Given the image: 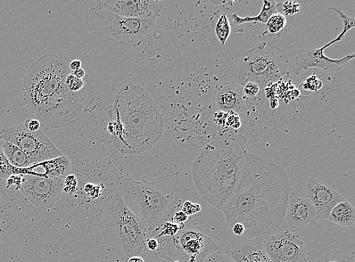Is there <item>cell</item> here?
Instances as JSON below:
<instances>
[{
  "label": "cell",
  "instance_id": "33",
  "mask_svg": "<svg viewBox=\"0 0 355 262\" xmlns=\"http://www.w3.org/2000/svg\"><path fill=\"white\" fill-rule=\"evenodd\" d=\"M78 179L76 175L69 174L64 178L62 188L63 192L73 194L78 191Z\"/></svg>",
  "mask_w": 355,
  "mask_h": 262
},
{
  "label": "cell",
  "instance_id": "10",
  "mask_svg": "<svg viewBox=\"0 0 355 262\" xmlns=\"http://www.w3.org/2000/svg\"><path fill=\"white\" fill-rule=\"evenodd\" d=\"M0 140L10 142L28 155L32 165L62 157V153L41 131L31 132L23 125L5 127L0 131Z\"/></svg>",
  "mask_w": 355,
  "mask_h": 262
},
{
  "label": "cell",
  "instance_id": "4",
  "mask_svg": "<svg viewBox=\"0 0 355 262\" xmlns=\"http://www.w3.org/2000/svg\"><path fill=\"white\" fill-rule=\"evenodd\" d=\"M246 143L242 135H219L203 147L194 162L192 173L197 193L220 211L241 178Z\"/></svg>",
  "mask_w": 355,
  "mask_h": 262
},
{
  "label": "cell",
  "instance_id": "23",
  "mask_svg": "<svg viewBox=\"0 0 355 262\" xmlns=\"http://www.w3.org/2000/svg\"><path fill=\"white\" fill-rule=\"evenodd\" d=\"M328 10L330 11H333L336 15L340 16V18L343 21V29L342 32H340L338 36L333 39L332 41H330V42L325 44L327 48L329 46H331L338 42H340L341 40H343L347 34L349 30L354 28L355 26V19L352 17H349V16L347 15L342 8L340 7H329Z\"/></svg>",
  "mask_w": 355,
  "mask_h": 262
},
{
  "label": "cell",
  "instance_id": "25",
  "mask_svg": "<svg viewBox=\"0 0 355 262\" xmlns=\"http://www.w3.org/2000/svg\"><path fill=\"white\" fill-rule=\"evenodd\" d=\"M287 20L286 16L275 12L272 15L266 24V32L270 35H276L283 30L286 26Z\"/></svg>",
  "mask_w": 355,
  "mask_h": 262
},
{
  "label": "cell",
  "instance_id": "5",
  "mask_svg": "<svg viewBox=\"0 0 355 262\" xmlns=\"http://www.w3.org/2000/svg\"><path fill=\"white\" fill-rule=\"evenodd\" d=\"M92 209L106 245L123 261L144 255L148 238L144 224L126 206L117 182L92 203Z\"/></svg>",
  "mask_w": 355,
  "mask_h": 262
},
{
  "label": "cell",
  "instance_id": "2",
  "mask_svg": "<svg viewBox=\"0 0 355 262\" xmlns=\"http://www.w3.org/2000/svg\"><path fill=\"white\" fill-rule=\"evenodd\" d=\"M65 56L46 54L33 63L24 78L22 93L28 110L49 128L69 127L86 115L94 90L87 86L71 93L65 84L71 73Z\"/></svg>",
  "mask_w": 355,
  "mask_h": 262
},
{
  "label": "cell",
  "instance_id": "28",
  "mask_svg": "<svg viewBox=\"0 0 355 262\" xmlns=\"http://www.w3.org/2000/svg\"><path fill=\"white\" fill-rule=\"evenodd\" d=\"M65 84L70 92L76 93L81 92L82 90H84L89 85L85 79H78L76 76H73L72 73H70L69 75L66 77Z\"/></svg>",
  "mask_w": 355,
  "mask_h": 262
},
{
  "label": "cell",
  "instance_id": "31",
  "mask_svg": "<svg viewBox=\"0 0 355 262\" xmlns=\"http://www.w3.org/2000/svg\"><path fill=\"white\" fill-rule=\"evenodd\" d=\"M105 189V187L102 184L87 183L84 187V191L87 198L93 201L100 198Z\"/></svg>",
  "mask_w": 355,
  "mask_h": 262
},
{
  "label": "cell",
  "instance_id": "26",
  "mask_svg": "<svg viewBox=\"0 0 355 262\" xmlns=\"http://www.w3.org/2000/svg\"><path fill=\"white\" fill-rule=\"evenodd\" d=\"M21 169L13 167L0 149V179H7L12 176L21 175Z\"/></svg>",
  "mask_w": 355,
  "mask_h": 262
},
{
  "label": "cell",
  "instance_id": "3",
  "mask_svg": "<svg viewBox=\"0 0 355 262\" xmlns=\"http://www.w3.org/2000/svg\"><path fill=\"white\" fill-rule=\"evenodd\" d=\"M164 129L161 112L146 89L123 86L114 102V120L107 131L115 149L125 154H139L159 140Z\"/></svg>",
  "mask_w": 355,
  "mask_h": 262
},
{
  "label": "cell",
  "instance_id": "42",
  "mask_svg": "<svg viewBox=\"0 0 355 262\" xmlns=\"http://www.w3.org/2000/svg\"><path fill=\"white\" fill-rule=\"evenodd\" d=\"M71 73L73 76H76L77 78L81 79H84V78L86 76V71L83 68H80V69H78L76 71L71 72Z\"/></svg>",
  "mask_w": 355,
  "mask_h": 262
},
{
  "label": "cell",
  "instance_id": "43",
  "mask_svg": "<svg viewBox=\"0 0 355 262\" xmlns=\"http://www.w3.org/2000/svg\"><path fill=\"white\" fill-rule=\"evenodd\" d=\"M126 262H145V260L141 256H136L130 257Z\"/></svg>",
  "mask_w": 355,
  "mask_h": 262
},
{
  "label": "cell",
  "instance_id": "20",
  "mask_svg": "<svg viewBox=\"0 0 355 262\" xmlns=\"http://www.w3.org/2000/svg\"><path fill=\"white\" fill-rule=\"evenodd\" d=\"M0 149L3 151L8 161L16 169H26L32 166L28 155L19 147L3 140H0Z\"/></svg>",
  "mask_w": 355,
  "mask_h": 262
},
{
  "label": "cell",
  "instance_id": "8",
  "mask_svg": "<svg viewBox=\"0 0 355 262\" xmlns=\"http://www.w3.org/2000/svg\"><path fill=\"white\" fill-rule=\"evenodd\" d=\"M87 29L94 35L116 45H135L151 34L155 20L132 19L92 8L86 13Z\"/></svg>",
  "mask_w": 355,
  "mask_h": 262
},
{
  "label": "cell",
  "instance_id": "36",
  "mask_svg": "<svg viewBox=\"0 0 355 262\" xmlns=\"http://www.w3.org/2000/svg\"><path fill=\"white\" fill-rule=\"evenodd\" d=\"M189 218V217L185 214L184 212L180 210L175 212V214L172 216L171 220L173 223L182 225L187 222Z\"/></svg>",
  "mask_w": 355,
  "mask_h": 262
},
{
  "label": "cell",
  "instance_id": "7",
  "mask_svg": "<svg viewBox=\"0 0 355 262\" xmlns=\"http://www.w3.org/2000/svg\"><path fill=\"white\" fill-rule=\"evenodd\" d=\"M291 72V64L283 48L274 44L263 42L248 51L235 73L237 85L257 84L261 89L276 83Z\"/></svg>",
  "mask_w": 355,
  "mask_h": 262
},
{
  "label": "cell",
  "instance_id": "44",
  "mask_svg": "<svg viewBox=\"0 0 355 262\" xmlns=\"http://www.w3.org/2000/svg\"><path fill=\"white\" fill-rule=\"evenodd\" d=\"M172 262H182V261H172Z\"/></svg>",
  "mask_w": 355,
  "mask_h": 262
},
{
  "label": "cell",
  "instance_id": "24",
  "mask_svg": "<svg viewBox=\"0 0 355 262\" xmlns=\"http://www.w3.org/2000/svg\"><path fill=\"white\" fill-rule=\"evenodd\" d=\"M231 32V24L227 13L219 15L216 24V35L222 47H224Z\"/></svg>",
  "mask_w": 355,
  "mask_h": 262
},
{
  "label": "cell",
  "instance_id": "40",
  "mask_svg": "<svg viewBox=\"0 0 355 262\" xmlns=\"http://www.w3.org/2000/svg\"><path fill=\"white\" fill-rule=\"evenodd\" d=\"M144 259L145 260V262H171L167 259L159 258L155 255L148 256Z\"/></svg>",
  "mask_w": 355,
  "mask_h": 262
},
{
  "label": "cell",
  "instance_id": "16",
  "mask_svg": "<svg viewBox=\"0 0 355 262\" xmlns=\"http://www.w3.org/2000/svg\"><path fill=\"white\" fill-rule=\"evenodd\" d=\"M263 241L261 237L237 236L229 243L226 255L235 262H271Z\"/></svg>",
  "mask_w": 355,
  "mask_h": 262
},
{
  "label": "cell",
  "instance_id": "11",
  "mask_svg": "<svg viewBox=\"0 0 355 262\" xmlns=\"http://www.w3.org/2000/svg\"><path fill=\"white\" fill-rule=\"evenodd\" d=\"M271 262H308L309 252L302 236L288 230L271 234L263 241Z\"/></svg>",
  "mask_w": 355,
  "mask_h": 262
},
{
  "label": "cell",
  "instance_id": "34",
  "mask_svg": "<svg viewBox=\"0 0 355 262\" xmlns=\"http://www.w3.org/2000/svg\"><path fill=\"white\" fill-rule=\"evenodd\" d=\"M201 210L202 207L200 204L194 203L189 200L184 202L182 208H181V211L184 212L189 217L199 214Z\"/></svg>",
  "mask_w": 355,
  "mask_h": 262
},
{
  "label": "cell",
  "instance_id": "35",
  "mask_svg": "<svg viewBox=\"0 0 355 262\" xmlns=\"http://www.w3.org/2000/svg\"><path fill=\"white\" fill-rule=\"evenodd\" d=\"M204 262H235L232 259L229 257L226 254H222L217 251L214 252Z\"/></svg>",
  "mask_w": 355,
  "mask_h": 262
},
{
  "label": "cell",
  "instance_id": "39",
  "mask_svg": "<svg viewBox=\"0 0 355 262\" xmlns=\"http://www.w3.org/2000/svg\"><path fill=\"white\" fill-rule=\"evenodd\" d=\"M232 230L236 236H242L245 234V227L243 224L236 223L232 226Z\"/></svg>",
  "mask_w": 355,
  "mask_h": 262
},
{
  "label": "cell",
  "instance_id": "13",
  "mask_svg": "<svg viewBox=\"0 0 355 262\" xmlns=\"http://www.w3.org/2000/svg\"><path fill=\"white\" fill-rule=\"evenodd\" d=\"M96 8L132 19L156 20L164 2L156 0H101Z\"/></svg>",
  "mask_w": 355,
  "mask_h": 262
},
{
  "label": "cell",
  "instance_id": "22",
  "mask_svg": "<svg viewBox=\"0 0 355 262\" xmlns=\"http://www.w3.org/2000/svg\"><path fill=\"white\" fill-rule=\"evenodd\" d=\"M276 6L277 3L275 1L263 0L261 10L258 15L254 16V17L246 16V17L241 18L236 13H234L231 15V21H232L234 26H242L244 24L256 22L261 23L263 26H266L270 16L277 12Z\"/></svg>",
  "mask_w": 355,
  "mask_h": 262
},
{
  "label": "cell",
  "instance_id": "30",
  "mask_svg": "<svg viewBox=\"0 0 355 262\" xmlns=\"http://www.w3.org/2000/svg\"><path fill=\"white\" fill-rule=\"evenodd\" d=\"M315 262H354V258L353 253H329Z\"/></svg>",
  "mask_w": 355,
  "mask_h": 262
},
{
  "label": "cell",
  "instance_id": "32",
  "mask_svg": "<svg viewBox=\"0 0 355 262\" xmlns=\"http://www.w3.org/2000/svg\"><path fill=\"white\" fill-rule=\"evenodd\" d=\"M242 88L245 97L248 100L252 102L254 100H257L260 96L262 90L257 84L252 83V82L247 83Z\"/></svg>",
  "mask_w": 355,
  "mask_h": 262
},
{
  "label": "cell",
  "instance_id": "21",
  "mask_svg": "<svg viewBox=\"0 0 355 262\" xmlns=\"http://www.w3.org/2000/svg\"><path fill=\"white\" fill-rule=\"evenodd\" d=\"M328 220L341 226L353 225L355 222V209L353 205L346 200L338 203L330 212Z\"/></svg>",
  "mask_w": 355,
  "mask_h": 262
},
{
  "label": "cell",
  "instance_id": "38",
  "mask_svg": "<svg viewBox=\"0 0 355 262\" xmlns=\"http://www.w3.org/2000/svg\"><path fill=\"white\" fill-rule=\"evenodd\" d=\"M40 122L38 120L28 119L24 122L23 126L24 128L31 131V132H37L40 127Z\"/></svg>",
  "mask_w": 355,
  "mask_h": 262
},
{
  "label": "cell",
  "instance_id": "15",
  "mask_svg": "<svg viewBox=\"0 0 355 262\" xmlns=\"http://www.w3.org/2000/svg\"><path fill=\"white\" fill-rule=\"evenodd\" d=\"M307 199L315 207L318 219L328 220L330 212L338 203L345 199L343 196L328 187L320 180L311 178L305 185Z\"/></svg>",
  "mask_w": 355,
  "mask_h": 262
},
{
  "label": "cell",
  "instance_id": "19",
  "mask_svg": "<svg viewBox=\"0 0 355 262\" xmlns=\"http://www.w3.org/2000/svg\"><path fill=\"white\" fill-rule=\"evenodd\" d=\"M71 163L65 156L35 163L28 168L21 169V175H31L46 178H64L71 174Z\"/></svg>",
  "mask_w": 355,
  "mask_h": 262
},
{
  "label": "cell",
  "instance_id": "12",
  "mask_svg": "<svg viewBox=\"0 0 355 262\" xmlns=\"http://www.w3.org/2000/svg\"><path fill=\"white\" fill-rule=\"evenodd\" d=\"M64 179L22 175L20 190L33 206L48 210L60 200Z\"/></svg>",
  "mask_w": 355,
  "mask_h": 262
},
{
  "label": "cell",
  "instance_id": "27",
  "mask_svg": "<svg viewBox=\"0 0 355 262\" xmlns=\"http://www.w3.org/2000/svg\"><path fill=\"white\" fill-rule=\"evenodd\" d=\"M322 87H323V81L317 77L316 75L311 76L300 86V92L304 96H307L313 92L318 91Z\"/></svg>",
  "mask_w": 355,
  "mask_h": 262
},
{
  "label": "cell",
  "instance_id": "18",
  "mask_svg": "<svg viewBox=\"0 0 355 262\" xmlns=\"http://www.w3.org/2000/svg\"><path fill=\"white\" fill-rule=\"evenodd\" d=\"M285 218L288 226L295 229L318 223V214L315 207L306 198L290 199Z\"/></svg>",
  "mask_w": 355,
  "mask_h": 262
},
{
  "label": "cell",
  "instance_id": "6",
  "mask_svg": "<svg viewBox=\"0 0 355 262\" xmlns=\"http://www.w3.org/2000/svg\"><path fill=\"white\" fill-rule=\"evenodd\" d=\"M118 187L128 208L144 224L147 234L171 219L177 203L175 192L168 184L137 182L128 176L118 180Z\"/></svg>",
  "mask_w": 355,
  "mask_h": 262
},
{
  "label": "cell",
  "instance_id": "1",
  "mask_svg": "<svg viewBox=\"0 0 355 262\" xmlns=\"http://www.w3.org/2000/svg\"><path fill=\"white\" fill-rule=\"evenodd\" d=\"M291 192L290 178L282 166L246 153L241 178L221 211L231 227L244 225L243 236L274 234L282 230Z\"/></svg>",
  "mask_w": 355,
  "mask_h": 262
},
{
  "label": "cell",
  "instance_id": "29",
  "mask_svg": "<svg viewBox=\"0 0 355 262\" xmlns=\"http://www.w3.org/2000/svg\"><path fill=\"white\" fill-rule=\"evenodd\" d=\"M277 12L283 15H293L300 11V5L294 1L279 3L276 6Z\"/></svg>",
  "mask_w": 355,
  "mask_h": 262
},
{
  "label": "cell",
  "instance_id": "17",
  "mask_svg": "<svg viewBox=\"0 0 355 262\" xmlns=\"http://www.w3.org/2000/svg\"><path fill=\"white\" fill-rule=\"evenodd\" d=\"M252 102L245 97L243 88L236 84L223 83L214 90L213 103L218 111L236 113L246 111Z\"/></svg>",
  "mask_w": 355,
  "mask_h": 262
},
{
  "label": "cell",
  "instance_id": "41",
  "mask_svg": "<svg viewBox=\"0 0 355 262\" xmlns=\"http://www.w3.org/2000/svg\"><path fill=\"white\" fill-rule=\"evenodd\" d=\"M69 68L71 72L81 68V62L80 60H73L70 62Z\"/></svg>",
  "mask_w": 355,
  "mask_h": 262
},
{
  "label": "cell",
  "instance_id": "14",
  "mask_svg": "<svg viewBox=\"0 0 355 262\" xmlns=\"http://www.w3.org/2000/svg\"><path fill=\"white\" fill-rule=\"evenodd\" d=\"M326 46L319 48L300 49L295 51V58L291 64V71L295 75L310 68L320 69L327 72H338L354 59V54L347 55L340 59H332L325 55Z\"/></svg>",
  "mask_w": 355,
  "mask_h": 262
},
{
  "label": "cell",
  "instance_id": "9",
  "mask_svg": "<svg viewBox=\"0 0 355 262\" xmlns=\"http://www.w3.org/2000/svg\"><path fill=\"white\" fill-rule=\"evenodd\" d=\"M159 240V249L155 256L171 262H204L213 252L218 250V245L191 217L181 225L175 236Z\"/></svg>",
  "mask_w": 355,
  "mask_h": 262
},
{
  "label": "cell",
  "instance_id": "37",
  "mask_svg": "<svg viewBox=\"0 0 355 262\" xmlns=\"http://www.w3.org/2000/svg\"><path fill=\"white\" fill-rule=\"evenodd\" d=\"M230 116L227 118L228 121V126L235 129L241 127V119H239L238 114L234 112H230Z\"/></svg>",
  "mask_w": 355,
  "mask_h": 262
}]
</instances>
